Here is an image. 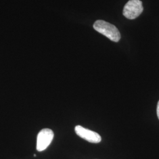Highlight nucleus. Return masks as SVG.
<instances>
[{
    "label": "nucleus",
    "instance_id": "f257e3e1",
    "mask_svg": "<svg viewBox=\"0 0 159 159\" xmlns=\"http://www.w3.org/2000/svg\"><path fill=\"white\" fill-rule=\"evenodd\" d=\"M93 28L114 42H118L121 39V35L117 28L105 21L97 20L94 23Z\"/></svg>",
    "mask_w": 159,
    "mask_h": 159
},
{
    "label": "nucleus",
    "instance_id": "f03ea898",
    "mask_svg": "<svg viewBox=\"0 0 159 159\" xmlns=\"http://www.w3.org/2000/svg\"><path fill=\"white\" fill-rule=\"evenodd\" d=\"M143 11V7L140 0H129L125 6L123 14L126 18L133 20L139 17Z\"/></svg>",
    "mask_w": 159,
    "mask_h": 159
},
{
    "label": "nucleus",
    "instance_id": "7ed1b4c3",
    "mask_svg": "<svg viewBox=\"0 0 159 159\" xmlns=\"http://www.w3.org/2000/svg\"><path fill=\"white\" fill-rule=\"evenodd\" d=\"M54 138V133L49 129H44L40 131L37 139V150L39 152L45 150L51 144Z\"/></svg>",
    "mask_w": 159,
    "mask_h": 159
},
{
    "label": "nucleus",
    "instance_id": "20e7f679",
    "mask_svg": "<svg viewBox=\"0 0 159 159\" xmlns=\"http://www.w3.org/2000/svg\"><path fill=\"white\" fill-rule=\"evenodd\" d=\"M75 131L79 136L89 142L98 143L102 141V137L97 133L86 129L81 125L75 126Z\"/></svg>",
    "mask_w": 159,
    "mask_h": 159
},
{
    "label": "nucleus",
    "instance_id": "39448f33",
    "mask_svg": "<svg viewBox=\"0 0 159 159\" xmlns=\"http://www.w3.org/2000/svg\"><path fill=\"white\" fill-rule=\"evenodd\" d=\"M157 117L159 119V101L157 103Z\"/></svg>",
    "mask_w": 159,
    "mask_h": 159
}]
</instances>
